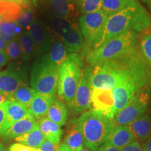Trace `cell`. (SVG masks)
I'll list each match as a JSON object with an SVG mask.
<instances>
[{
	"mask_svg": "<svg viewBox=\"0 0 151 151\" xmlns=\"http://www.w3.org/2000/svg\"><path fill=\"white\" fill-rule=\"evenodd\" d=\"M151 17L139 0H132L122 10L108 16L101 32L88 48L83 52L99 48L113 38L126 32H145L150 29Z\"/></svg>",
	"mask_w": 151,
	"mask_h": 151,
	"instance_id": "obj_1",
	"label": "cell"
},
{
	"mask_svg": "<svg viewBox=\"0 0 151 151\" xmlns=\"http://www.w3.org/2000/svg\"><path fill=\"white\" fill-rule=\"evenodd\" d=\"M104 65L117 75L119 84L129 83L139 91L151 86L150 68L138 43L121 56Z\"/></svg>",
	"mask_w": 151,
	"mask_h": 151,
	"instance_id": "obj_2",
	"label": "cell"
},
{
	"mask_svg": "<svg viewBox=\"0 0 151 151\" xmlns=\"http://www.w3.org/2000/svg\"><path fill=\"white\" fill-rule=\"evenodd\" d=\"M73 120L82 132L85 147L92 151L97 150L106 142L116 126L113 120L94 109L83 113Z\"/></svg>",
	"mask_w": 151,
	"mask_h": 151,
	"instance_id": "obj_3",
	"label": "cell"
},
{
	"mask_svg": "<svg viewBox=\"0 0 151 151\" xmlns=\"http://www.w3.org/2000/svg\"><path fill=\"white\" fill-rule=\"evenodd\" d=\"M138 41L139 35L137 32L128 31L113 38L99 48L86 50L83 53L90 67H97L121 56L134 46Z\"/></svg>",
	"mask_w": 151,
	"mask_h": 151,
	"instance_id": "obj_4",
	"label": "cell"
},
{
	"mask_svg": "<svg viewBox=\"0 0 151 151\" xmlns=\"http://www.w3.org/2000/svg\"><path fill=\"white\" fill-rule=\"evenodd\" d=\"M83 65V60L78 54L70 53L60 67L58 94L69 107L74 99Z\"/></svg>",
	"mask_w": 151,
	"mask_h": 151,
	"instance_id": "obj_5",
	"label": "cell"
},
{
	"mask_svg": "<svg viewBox=\"0 0 151 151\" xmlns=\"http://www.w3.org/2000/svg\"><path fill=\"white\" fill-rule=\"evenodd\" d=\"M60 67L45 54L34 62L30 73V86L38 93L55 94L58 89Z\"/></svg>",
	"mask_w": 151,
	"mask_h": 151,
	"instance_id": "obj_6",
	"label": "cell"
},
{
	"mask_svg": "<svg viewBox=\"0 0 151 151\" xmlns=\"http://www.w3.org/2000/svg\"><path fill=\"white\" fill-rule=\"evenodd\" d=\"M150 89L151 86L137 92L131 102L116 113L113 119L116 125H127L146 113L150 102Z\"/></svg>",
	"mask_w": 151,
	"mask_h": 151,
	"instance_id": "obj_7",
	"label": "cell"
},
{
	"mask_svg": "<svg viewBox=\"0 0 151 151\" xmlns=\"http://www.w3.org/2000/svg\"><path fill=\"white\" fill-rule=\"evenodd\" d=\"M108 18L104 11L101 10L83 15L78 20V27L86 42L84 49L88 48L98 37Z\"/></svg>",
	"mask_w": 151,
	"mask_h": 151,
	"instance_id": "obj_8",
	"label": "cell"
},
{
	"mask_svg": "<svg viewBox=\"0 0 151 151\" xmlns=\"http://www.w3.org/2000/svg\"><path fill=\"white\" fill-rule=\"evenodd\" d=\"M91 74L92 68L90 67H86L83 69L74 99L69 107L75 114L83 113L91 108Z\"/></svg>",
	"mask_w": 151,
	"mask_h": 151,
	"instance_id": "obj_9",
	"label": "cell"
},
{
	"mask_svg": "<svg viewBox=\"0 0 151 151\" xmlns=\"http://www.w3.org/2000/svg\"><path fill=\"white\" fill-rule=\"evenodd\" d=\"M22 86H27V74L22 69L10 67L0 72V92L8 100Z\"/></svg>",
	"mask_w": 151,
	"mask_h": 151,
	"instance_id": "obj_10",
	"label": "cell"
},
{
	"mask_svg": "<svg viewBox=\"0 0 151 151\" xmlns=\"http://www.w3.org/2000/svg\"><path fill=\"white\" fill-rule=\"evenodd\" d=\"M91 100L94 110L101 113L111 120L114 119L116 111L112 90L92 88Z\"/></svg>",
	"mask_w": 151,
	"mask_h": 151,
	"instance_id": "obj_11",
	"label": "cell"
},
{
	"mask_svg": "<svg viewBox=\"0 0 151 151\" xmlns=\"http://www.w3.org/2000/svg\"><path fill=\"white\" fill-rule=\"evenodd\" d=\"M92 88L113 90L119 84V79L113 71L104 65L92 67L91 74Z\"/></svg>",
	"mask_w": 151,
	"mask_h": 151,
	"instance_id": "obj_12",
	"label": "cell"
},
{
	"mask_svg": "<svg viewBox=\"0 0 151 151\" xmlns=\"http://www.w3.org/2000/svg\"><path fill=\"white\" fill-rule=\"evenodd\" d=\"M54 15L55 18L71 21L76 18L78 14L76 0H42Z\"/></svg>",
	"mask_w": 151,
	"mask_h": 151,
	"instance_id": "obj_13",
	"label": "cell"
},
{
	"mask_svg": "<svg viewBox=\"0 0 151 151\" xmlns=\"http://www.w3.org/2000/svg\"><path fill=\"white\" fill-rule=\"evenodd\" d=\"M27 31L35 41L38 50L40 52H46L52 47L51 37L45 24L41 20H34Z\"/></svg>",
	"mask_w": 151,
	"mask_h": 151,
	"instance_id": "obj_14",
	"label": "cell"
},
{
	"mask_svg": "<svg viewBox=\"0 0 151 151\" xmlns=\"http://www.w3.org/2000/svg\"><path fill=\"white\" fill-rule=\"evenodd\" d=\"M139 90L129 83H123L117 86L112 90L116 113L125 108Z\"/></svg>",
	"mask_w": 151,
	"mask_h": 151,
	"instance_id": "obj_15",
	"label": "cell"
},
{
	"mask_svg": "<svg viewBox=\"0 0 151 151\" xmlns=\"http://www.w3.org/2000/svg\"><path fill=\"white\" fill-rule=\"evenodd\" d=\"M67 51L71 53H77L83 50L86 42L79 28L74 24L65 34L60 37Z\"/></svg>",
	"mask_w": 151,
	"mask_h": 151,
	"instance_id": "obj_16",
	"label": "cell"
},
{
	"mask_svg": "<svg viewBox=\"0 0 151 151\" xmlns=\"http://www.w3.org/2000/svg\"><path fill=\"white\" fill-rule=\"evenodd\" d=\"M136 139L146 141L151 137V118L144 113L127 124Z\"/></svg>",
	"mask_w": 151,
	"mask_h": 151,
	"instance_id": "obj_17",
	"label": "cell"
},
{
	"mask_svg": "<svg viewBox=\"0 0 151 151\" xmlns=\"http://www.w3.org/2000/svg\"><path fill=\"white\" fill-rule=\"evenodd\" d=\"M55 98V94H37L30 104L29 109L37 121L46 116L47 112Z\"/></svg>",
	"mask_w": 151,
	"mask_h": 151,
	"instance_id": "obj_18",
	"label": "cell"
},
{
	"mask_svg": "<svg viewBox=\"0 0 151 151\" xmlns=\"http://www.w3.org/2000/svg\"><path fill=\"white\" fill-rule=\"evenodd\" d=\"M37 125V120L32 115H29L13 124L4 134L3 138L6 139H16V137L31 132Z\"/></svg>",
	"mask_w": 151,
	"mask_h": 151,
	"instance_id": "obj_19",
	"label": "cell"
},
{
	"mask_svg": "<svg viewBox=\"0 0 151 151\" xmlns=\"http://www.w3.org/2000/svg\"><path fill=\"white\" fill-rule=\"evenodd\" d=\"M135 141V138L127 125L116 126L109 135L106 142L121 150L129 143Z\"/></svg>",
	"mask_w": 151,
	"mask_h": 151,
	"instance_id": "obj_20",
	"label": "cell"
},
{
	"mask_svg": "<svg viewBox=\"0 0 151 151\" xmlns=\"http://www.w3.org/2000/svg\"><path fill=\"white\" fill-rule=\"evenodd\" d=\"M37 122L45 139L55 144H60L63 134L61 126L46 117L38 120Z\"/></svg>",
	"mask_w": 151,
	"mask_h": 151,
	"instance_id": "obj_21",
	"label": "cell"
},
{
	"mask_svg": "<svg viewBox=\"0 0 151 151\" xmlns=\"http://www.w3.org/2000/svg\"><path fill=\"white\" fill-rule=\"evenodd\" d=\"M29 115L32 114L30 112L29 107L16 101H9L8 106H7L5 132L15 122L22 120Z\"/></svg>",
	"mask_w": 151,
	"mask_h": 151,
	"instance_id": "obj_22",
	"label": "cell"
},
{
	"mask_svg": "<svg viewBox=\"0 0 151 151\" xmlns=\"http://www.w3.org/2000/svg\"><path fill=\"white\" fill-rule=\"evenodd\" d=\"M46 117L60 126L65 125L68 118L67 106L61 99L55 98L53 103L49 108Z\"/></svg>",
	"mask_w": 151,
	"mask_h": 151,
	"instance_id": "obj_23",
	"label": "cell"
},
{
	"mask_svg": "<svg viewBox=\"0 0 151 151\" xmlns=\"http://www.w3.org/2000/svg\"><path fill=\"white\" fill-rule=\"evenodd\" d=\"M63 143L73 151H79L83 148V136L80 128L73 120L71 121L70 127L67 130Z\"/></svg>",
	"mask_w": 151,
	"mask_h": 151,
	"instance_id": "obj_24",
	"label": "cell"
},
{
	"mask_svg": "<svg viewBox=\"0 0 151 151\" xmlns=\"http://www.w3.org/2000/svg\"><path fill=\"white\" fill-rule=\"evenodd\" d=\"M24 9L14 1H0V18L6 21H16Z\"/></svg>",
	"mask_w": 151,
	"mask_h": 151,
	"instance_id": "obj_25",
	"label": "cell"
},
{
	"mask_svg": "<svg viewBox=\"0 0 151 151\" xmlns=\"http://www.w3.org/2000/svg\"><path fill=\"white\" fill-rule=\"evenodd\" d=\"M15 141L19 143L31 147V148H39L43 141H45V139L39 129V125H37L31 132L16 137L15 139Z\"/></svg>",
	"mask_w": 151,
	"mask_h": 151,
	"instance_id": "obj_26",
	"label": "cell"
},
{
	"mask_svg": "<svg viewBox=\"0 0 151 151\" xmlns=\"http://www.w3.org/2000/svg\"><path fill=\"white\" fill-rule=\"evenodd\" d=\"M49 60L55 65L60 67L67 57V50L61 39H58L53 44L48 54Z\"/></svg>",
	"mask_w": 151,
	"mask_h": 151,
	"instance_id": "obj_27",
	"label": "cell"
},
{
	"mask_svg": "<svg viewBox=\"0 0 151 151\" xmlns=\"http://www.w3.org/2000/svg\"><path fill=\"white\" fill-rule=\"evenodd\" d=\"M38 92L27 86H22L18 88L9 98V101H14L20 103L29 107L32 101Z\"/></svg>",
	"mask_w": 151,
	"mask_h": 151,
	"instance_id": "obj_28",
	"label": "cell"
},
{
	"mask_svg": "<svg viewBox=\"0 0 151 151\" xmlns=\"http://www.w3.org/2000/svg\"><path fill=\"white\" fill-rule=\"evenodd\" d=\"M18 39L21 47L22 58L24 60H29L37 50L35 41L28 31L20 34Z\"/></svg>",
	"mask_w": 151,
	"mask_h": 151,
	"instance_id": "obj_29",
	"label": "cell"
},
{
	"mask_svg": "<svg viewBox=\"0 0 151 151\" xmlns=\"http://www.w3.org/2000/svg\"><path fill=\"white\" fill-rule=\"evenodd\" d=\"M132 0H101V9L108 15H113L122 10Z\"/></svg>",
	"mask_w": 151,
	"mask_h": 151,
	"instance_id": "obj_30",
	"label": "cell"
},
{
	"mask_svg": "<svg viewBox=\"0 0 151 151\" xmlns=\"http://www.w3.org/2000/svg\"><path fill=\"white\" fill-rule=\"evenodd\" d=\"M78 9L83 15L101 10V0H76Z\"/></svg>",
	"mask_w": 151,
	"mask_h": 151,
	"instance_id": "obj_31",
	"label": "cell"
},
{
	"mask_svg": "<svg viewBox=\"0 0 151 151\" xmlns=\"http://www.w3.org/2000/svg\"><path fill=\"white\" fill-rule=\"evenodd\" d=\"M138 45L151 70V31L141 38Z\"/></svg>",
	"mask_w": 151,
	"mask_h": 151,
	"instance_id": "obj_32",
	"label": "cell"
},
{
	"mask_svg": "<svg viewBox=\"0 0 151 151\" xmlns=\"http://www.w3.org/2000/svg\"><path fill=\"white\" fill-rule=\"evenodd\" d=\"M0 36L6 43L16 39L14 31V22L4 20L0 25Z\"/></svg>",
	"mask_w": 151,
	"mask_h": 151,
	"instance_id": "obj_33",
	"label": "cell"
},
{
	"mask_svg": "<svg viewBox=\"0 0 151 151\" xmlns=\"http://www.w3.org/2000/svg\"><path fill=\"white\" fill-rule=\"evenodd\" d=\"M73 24L72 22L69 20L55 18L52 22V27L55 32L60 37L70 29Z\"/></svg>",
	"mask_w": 151,
	"mask_h": 151,
	"instance_id": "obj_34",
	"label": "cell"
},
{
	"mask_svg": "<svg viewBox=\"0 0 151 151\" xmlns=\"http://www.w3.org/2000/svg\"><path fill=\"white\" fill-rule=\"evenodd\" d=\"M9 59L12 60H18L22 56V50L18 38L7 43L6 50Z\"/></svg>",
	"mask_w": 151,
	"mask_h": 151,
	"instance_id": "obj_35",
	"label": "cell"
},
{
	"mask_svg": "<svg viewBox=\"0 0 151 151\" xmlns=\"http://www.w3.org/2000/svg\"><path fill=\"white\" fill-rule=\"evenodd\" d=\"M33 21L34 16L31 9H24L15 22L20 27H28Z\"/></svg>",
	"mask_w": 151,
	"mask_h": 151,
	"instance_id": "obj_36",
	"label": "cell"
},
{
	"mask_svg": "<svg viewBox=\"0 0 151 151\" xmlns=\"http://www.w3.org/2000/svg\"><path fill=\"white\" fill-rule=\"evenodd\" d=\"M8 101L0 104V138L3 137L5 132V124L6 120V111Z\"/></svg>",
	"mask_w": 151,
	"mask_h": 151,
	"instance_id": "obj_37",
	"label": "cell"
},
{
	"mask_svg": "<svg viewBox=\"0 0 151 151\" xmlns=\"http://www.w3.org/2000/svg\"><path fill=\"white\" fill-rule=\"evenodd\" d=\"M60 144H55V143L50 142L46 139L43 141L39 150L41 151H58Z\"/></svg>",
	"mask_w": 151,
	"mask_h": 151,
	"instance_id": "obj_38",
	"label": "cell"
},
{
	"mask_svg": "<svg viewBox=\"0 0 151 151\" xmlns=\"http://www.w3.org/2000/svg\"><path fill=\"white\" fill-rule=\"evenodd\" d=\"M35 148H31L21 143H16L11 144L9 148V151H35Z\"/></svg>",
	"mask_w": 151,
	"mask_h": 151,
	"instance_id": "obj_39",
	"label": "cell"
},
{
	"mask_svg": "<svg viewBox=\"0 0 151 151\" xmlns=\"http://www.w3.org/2000/svg\"><path fill=\"white\" fill-rule=\"evenodd\" d=\"M121 151H143V150L140 143L137 141H134L122 148Z\"/></svg>",
	"mask_w": 151,
	"mask_h": 151,
	"instance_id": "obj_40",
	"label": "cell"
},
{
	"mask_svg": "<svg viewBox=\"0 0 151 151\" xmlns=\"http://www.w3.org/2000/svg\"><path fill=\"white\" fill-rule=\"evenodd\" d=\"M18 4L23 9H31L33 4L35 3V0H13Z\"/></svg>",
	"mask_w": 151,
	"mask_h": 151,
	"instance_id": "obj_41",
	"label": "cell"
},
{
	"mask_svg": "<svg viewBox=\"0 0 151 151\" xmlns=\"http://www.w3.org/2000/svg\"><path fill=\"white\" fill-rule=\"evenodd\" d=\"M97 151H121L120 150H119L118 148H116L111 143H109V142H106L104 143L103 145H101V146L98 148Z\"/></svg>",
	"mask_w": 151,
	"mask_h": 151,
	"instance_id": "obj_42",
	"label": "cell"
},
{
	"mask_svg": "<svg viewBox=\"0 0 151 151\" xmlns=\"http://www.w3.org/2000/svg\"><path fill=\"white\" fill-rule=\"evenodd\" d=\"M9 58L5 50H0V67L6 65L9 61Z\"/></svg>",
	"mask_w": 151,
	"mask_h": 151,
	"instance_id": "obj_43",
	"label": "cell"
},
{
	"mask_svg": "<svg viewBox=\"0 0 151 151\" xmlns=\"http://www.w3.org/2000/svg\"><path fill=\"white\" fill-rule=\"evenodd\" d=\"M142 148L143 151H151V137L144 141Z\"/></svg>",
	"mask_w": 151,
	"mask_h": 151,
	"instance_id": "obj_44",
	"label": "cell"
},
{
	"mask_svg": "<svg viewBox=\"0 0 151 151\" xmlns=\"http://www.w3.org/2000/svg\"><path fill=\"white\" fill-rule=\"evenodd\" d=\"M58 151H73L71 148H69L65 143H62L60 145Z\"/></svg>",
	"mask_w": 151,
	"mask_h": 151,
	"instance_id": "obj_45",
	"label": "cell"
},
{
	"mask_svg": "<svg viewBox=\"0 0 151 151\" xmlns=\"http://www.w3.org/2000/svg\"><path fill=\"white\" fill-rule=\"evenodd\" d=\"M7 43L3 40V39L0 36V50H6Z\"/></svg>",
	"mask_w": 151,
	"mask_h": 151,
	"instance_id": "obj_46",
	"label": "cell"
},
{
	"mask_svg": "<svg viewBox=\"0 0 151 151\" xmlns=\"http://www.w3.org/2000/svg\"><path fill=\"white\" fill-rule=\"evenodd\" d=\"M8 101V99H7V98L5 97V96H4L0 92V104H1L4 103L5 101Z\"/></svg>",
	"mask_w": 151,
	"mask_h": 151,
	"instance_id": "obj_47",
	"label": "cell"
},
{
	"mask_svg": "<svg viewBox=\"0 0 151 151\" xmlns=\"http://www.w3.org/2000/svg\"><path fill=\"white\" fill-rule=\"evenodd\" d=\"M142 1L146 4L147 7H148V9L151 12V0H142Z\"/></svg>",
	"mask_w": 151,
	"mask_h": 151,
	"instance_id": "obj_48",
	"label": "cell"
},
{
	"mask_svg": "<svg viewBox=\"0 0 151 151\" xmlns=\"http://www.w3.org/2000/svg\"><path fill=\"white\" fill-rule=\"evenodd\" d=\"M0 151H9V150L6 148L4 145L2 144L1 143H0Z\"/></svg>",
	"mask_w": 151,
	"mask_h": 151,
	"instance_id": "obj_49",
	"label": "cell"
},
{
	"mask_svg": "<svg viewBox=\"0 0 151 151\" xmlns=\"http://www.w3.org/2000/svg\"><path fill=\"white\" fill-rule=\"evenodd\" d=\"M79 151H92V150H90V149H88L87 148H83L81 150H79Z\"/></svg>",
	"mask_w": 151,
	"mask_h": 151,
	"instance_id": "obj_50",
	"label": "cell"
},
{
	"mask_svg": "<svg viewBox=\"0 0 151 151\" xmlns=\"http://www.w3.org/2000/svg\"><path fill=\"white\" fill-rule=\"evenodd\" d=\"M149 109H150V117H151V96H150V102H149Z\"/></svg>",
	"mask_w": 151,
	"mask_h": 151,
	"instance_id": "obj_51",
	"label": "cell"
},
{
	"mask_svg": "<svg viewBox=\"0 0 151 151\" xmlns=\"http://www.w3.org/2000/svg\"><path fill=\"white\" fill-rule=\"evenodd\" d=\"M4 21V20L1 18H0V25H1V24L2 23V22Z\"/></svg>",
	"mask_w": 151,
	"mask_h": 151,
	"instance_id": "obj_52",
	"label": "cell"
},
{
	"mask_svg": "<svg viewBox=\"0 0 151 151\" xmlns=\"http://www.w3.org/2000/svg\"><path fill=\"white\" fill-rule=\"evenodd\" d=\"M35 151H41L40 150H39V148H35Z\"/></svg>",
	"mask_w": 151,
	"mask_h": 151,
	"instance_id": "obj_53",
	"label": "cell"
},
{
	"mask_svg": "<svg viewBox=\"0 0 151 151\" xmlns=\"http://www.w3.org/2000/svg\"><path fill=\"white\" fill-rule=\"evenodd\" d=\"M0 1H13V0H0Z\"/></svg>",
	"mask_w": 151,
	"mask_h": 151,
	"instance_id": "obj_54",
	"label": "cell"
}]
</instances>
